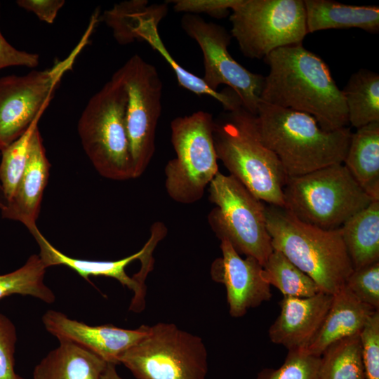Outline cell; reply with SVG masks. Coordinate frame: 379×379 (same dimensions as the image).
<instances>
[{
    "instance_id": "obj_36",
    "label": "cell",
    "mask_w": 379,
    "mask_h": 379,
    "mask_svg": "<svg viewBox=\"0 0 379 379\" xmlns=\"http://www.w3.org/2000/svg\"><path fill=\"white\" fill-rule=\"evenodd\" d=\"M39 63L38 54L17 49L6 40L0 31V69L11 66L33 68Z\"/></svg>"
},
{
    "instance_id": "obj_16",
    "label": "cell",
    "mask_w": 379,
    "mask_h": 379,
    "mask_svg": "<svg viewBox=\"0 0 379 379\" xmlns=\"http://www.w3.org/2000/svg\"><path fill=\"white\" fill-rule=\"evenodd\" d=\"M333 295L318 292L306 298L284 296L280 313L268 330L272 343L288 350H305L320 328Z\"/></svg>"
},
{
    "instance_id": "obj_33",
    "label": "cell",
    "mask_w": 379,
    "mask_h": 379,
    "mask_svg": "<svg viewBox=\"0 0 379 379\" xmlns=\"http://www.w3.org/2000/svg\"><path fill=\"white\" fill-rule=\"evenodd\" d=\"M359 336L366 379H379V310L368 318Z\"/></svg>"
},
{
    "instance_id": "obj_21",
    "label": "cell",
    "mask_w": 379,
    "mask_h": 379,
    "mask_svg": "<svg viewBox=\"0 0 379 379\" xmlns=\"http://www.w3.org/2000/svg\"><path fill=\"white\" fill-rule=\"evenodd\" d=\"M307 33L328 29L359 28L379 31L378 6L348 5L331 0H304Z\"/></svg>"
},
{
    "instance_id": "obj_18",
    "label": "cell",
    "mask_w": 379,
    "mask_h": 379,
    "mask_svg": "<svg viewBox=\"0 0 379 379\" xmlns=\"http://www.w3.org/2000/svg\"><path fill=\"white\" fill-rule=\"evenodd\" d=\"M39 247V257L46 268L55 265H65L74 270L81 277L88 281L90 276L112 277L126 286L134 293L129 310L140 312L145 307V294L138 283L129 277L126 267L135 260L140 259L144 247L139 251L117 260H90L69 257L55 248L37 229L32 232Z\"/></svg>"
},
{
    "instance_id": "obj_13",
    "label": "cell",
    "mask_w": 379,
    "mask_h": 379,
    "mask_svg": "<svg viewBox=\"0 0 379 379\" xmlns=\"http://www.w3.org/2000/svg\"><path fill=\"white\" fill-rule=\"evenodd\" d=\"M181 26L203 53L202 79L208 87L218 91L220 85H227L237 94L242 106L255 115L265 77L251 72L232 57L227 49L231 34L220 25L206 22L194 14H185Z\"/></svg>"
},
{
    "instance_id": "obj_7",
    "label": "cell",
    "mask_w": 379,
    "mask_h": 379,
    "mask_svg": "<svg viewBox=\"0 0 379 379\" xmlns=\"http://www.w3.org/2000/svg\"><path fill=\"white\" fill-rule=\"evenodd\" d=\"M213 122L211 114L199 110L178 117L171 123L176 157L165 166V187L176 202L189 204L200 200L219 172Z\"/></svg>"
},
{
    "instance_id": "obj_35",
    "label": "cell",
    "mask_w": 379,
    "mask_h": 379,
    "mask_svg": "<svg viewBox=\"0 0 379 379\" xmlns=\"http://www.w3.org/2000/svg\"><path fill=\"white\" fill-rule=\"evenodd\" d=\"M174 11L185 14L206 13L215 18H222L229 14L239 0H174Z\"/></svg>"
},
{
    "instance_id": "obj_20",
    "label": "cell",
    "mask_w": 379,
    "mask_h": 379,
    "mask_svg": "<svg viewBox=\"0 0 379 379\" xmlns=\"http://www.w3.org/2000/svg\"><path fill=\"white\" fill-rule=\"evenodd\" d=\"M375 311L357 300L344 285L333 295L324 321L305 351L309 354L321 357L326 349L335 342L359 334Z\"/></svg>"
},
{
    "instance_id": "obj_31",
    "label": "cell",
    "mask_w": 379,
    "mask_h": 379,
    "mask_svg": "<svg viewBox=\"0 0 379 379\" xmlns=\"http://www.w3.org/2000/svg\"><path fill=\"white\" fill-rule=\"evenodd\" d=\"M320 357L302 350H288L283 364L278 368H265L256 379H320Z\"/></svg>"
},
{
    "instance_id": "obj_28",
    "label": "cell",
    "mask_w": 379,
    "mask_h": 379,
    "mask_svg": "<svg viewBox=\"0 0 379 379\" xmlns=\"http://www.w3.org/2000/svg\"><path fill=\"white\" fill-rule=\"evenodd\" d=\"M262 267L265 281L279 289L284 296L306 298L320 291L312 278L277 251H272Z\"/></svg>"
},
{
    "instance_id": "obj_11",
    "label": "cell",
    "mask_w": 379,
    "mask_h": 379,
    "mask_svg": "<svg viewBox=\"0 0 379 379\" xmlns=\"http://www.w3.org/2000/svg\"><path fill=\"white\" fill-rule=\"evenodd\" d=\"M95 23L88 29L71 53L44 70L0 78V151L21 136L39 119L65 73L73 64L88 39Z\"/></svg>"
},
{
    "instance_id": "obj_3",
    "label": "cell",
    "mask_w": 379,
    "mask_h": 379,
    "mask_svg": "<svg viewBox=\"0 0 379 379\" xmlns=\"http://www.w3.org/2000/svg\"><path fill=\"white\" fill-rule=\"evenodd\" d=\"M213 136L218 160L230 175L269 205L284 207L287 176L276 154L262 142L255 115L242 105L214 119Z\"/></svg>"
},
{
    "instance_id": "obj_32",
    "label": "cell",
    "mask_w": 379,
    "mask_h": 379,
    "mask_svg": "<svg viewBox=\"0 0 379 379\" xmlns=\"http://www.w3.org/2000/svg\"><path fill=\"white\" fill-rule=\"evenodd\" d=\"M345 285L361 302L379 310V261L354 270Z\"/></svg>"
},
{
    "instance_id": "obj_25",
    "label": "cell",
    "mask_w": 379,
    "mask_h": 379,
    "mask_svg": "<svg viewBox=\"0 0 379 379\" xmlns=\"http://www.w3.org/2000/svg\"><path fill=\"white\" fill-rule=\"evenodd\" d=\"M348 121L359 128L379 121V75L366 69L354 72L342 90Z\"/></svg>"
},
{
    "instance_id": "obj_22",
    "label": "cell",
    "mask_w": 379,
    "mask_h": 379,
    "mask_svg": "<svg viewBox=\"0 0 379 379\" xmlns=\"http://www.w3.org/2000/svg\"><path fill=\"white\" fill-rule=\"evenodd\" d=\"M59 342L35 366L33 379H100L105 361L75 343Z\"/></svg>"
},
{
    "instance_id": "obj_26",
    "label": "cell",
    "mask_w": 379,
    "mask_h": 379,
    "mask_svg": "<svg viewBox=\"0 0 379 379\" xmlns=\"http://www.w3.org/2000/svg\"><path fill=\"white\" fill-rule=\"evenodd\" d=\"M320 379H366L359 334L328 346L320 357Z\"/></svg>"
},
{
    "instance_id": "obj_12",
    "label": "cell",
    "mask_w": 379,
    "mask_h": 379,
    "mask_svg": "<svg viewBox=\"0 0 379 379\" xmlns=\"http://www.w3.org/2000/svg\"><path fill=\"white\" fill-rule=\"evenodd\" d=\"M127 92L126 125L133 178L147 169L155 151L163 84L156 67L135 54L117 72Z\"/></svg>"
},
{
    "instance_id": "obj_38",
    "label": "cell",
    "mask_w": 379,
    "mask_h": 379,
    "mask_svg": "<svg viewBox=\"0 0 379 379\" xmlns=\"http://www.w3.org/2000/svg\"><path fill=\"white\" fill-rule=\"evenodd\" d=\"M116 366L114 364L107 363L100 379H123L117 373Z\"/></svg>"
},
{
    "instance_id": "obj_14",
    "label": "cell",
    "mask_w": 379,
    "mask_h": 379,
    "mask_svg": "<svg viewBox=\"0 0 379 379\" xmlns=\"http://www.w3.org/2000/svg\"><path fill=\"white\" fill-rule=\"evenodd\" d=\"M220 241L222 256L211 264V276L225 286L229 313L238 318L270 300L272 295L263 279L262 265L253 257L241 258L227 240Z\"/></svg>"
},
{
    "instance_id": "obj_34",
    "label": "cell",
    "mask_w": 379,
    "mask_h": 379,
    "mask_svg": "<svg viewBox=\"0 0 379 379\" xmlns=\"http://www.w3.org/2000/svg\"><path fill=\"white\" fill-rule=\"evenodd\" d=\"M17 332L14 324L0 313V379H24L15 370Z\"/></svg>"
},
{
    "instance_id": "obj_6",
    "label": "cell",
    "mask_w": 379,
    "mask_h": 379,
    "mask_svg": "<svg viewBox=\"0 0 379 379\" xmlns=\"http://www.w3.org/2000/svg\"><path fill=\"white\" fill-rule=\"evenodd\" d=\"M284 207L300 221L325 230L340 229L373 200L343 164L287 177Z\"/></svg>"
},
{
    "instance_id": "obj_9",
    "label": "cell",
    "mask_w": 379,
    "mask_h": 379,
    "mask_svg": "<svg viewBox=\"0 0 379 379\" xmlns=\"http://www.w3.org/2000/svg\"><path fill=\"white\" fill-rule=\"evenodd\" d=\"M137 379H206L208 353L202 339L175 324L158 323L119 358Z\"/></svg>"
},
{
    "instance_id": "obj_15",
    "label": "cell",
    "mask_w": 379,
    "mask_h": 379,
    "mask_svg": "<svg viewBox=\"0 0 379 379\" xmlns=\"http://www.w3.org/2000/svg\"><path fill=\"white\" fill-rule=\"evenodd\" d=\"M42 322L46 331L59 341L75 343L115 365L119 364V358L126 350L147 334L148 328L145 325L138 329L112 324L90 326L56 310H48L42 317Z\"/></svg>"
},
{
    "instance_id": "obj_24",
    "label": "cell",
    "mask_w": 379,
    "mask_h": 379,
    "mask_svg": "<svg viewBox=\"0 0 379 379\" xmlns=\"http://www.w3.org/2000/svg\"><path fill=\"white\" fill-rule=\"evenodd\" d=\"M340 230L354 270L379 261V201H373Z\"/></svg>"
},
{
    "instance_id": "obj_2",
    "label": "cell",
    "mask_w": 379,
    "mask_h": 379,
    "mask_svg": "<svg viewBox=\"0 0 379 379\" xmlns=\"http://www.w3.org/2000/svg\"><path fill=\"white\" fill-rule=\"evenodd\" d=\"M255 122L263 144L279 159L287 177L343 164L352 132L323 130L311 115L260 100Z\"/></svg>"
},
{
    "instance_id": "obj_19",
    "label": "cell",
    "mask_w": 379,
    "mask_h": 379,
    "mask_svg": "<svg viewBox=\"0 0 379 379\" xmlns=\"http://www.w3.org/2000/svg\"><path fill=\"white\" fill-rule=\"evenodd\" d=\"M167 13L166 3L149 5L135 29L136 40L146 41L164 58L174 72L180 86L197 95L213 98L222 105L225 111H230L241 105L239 98L232 90L229 88L220 92L211 90L202 78L186 70L175 61L158 32L159 24Z\"/></svg>"
},
{
    "instance_id": "obj_29",
    "label": "cell",
    "mask_w": 379,
    "mask_h": 379,
    "mask_svg": "<svg viewBox=\"0 0 379 379\" xmlns=\"http://www.w3.org/2000/svg\"><path fill=\"white\" fill-rule=\"evenodd\" d=\"M38 121H34L21 136L0 151V194L4 198L13 194L25 170L30 140L38 126Z\"/></svg>"
},
{
    "instance_id": "obj_4",
    "label": "cell",
    "mask_w": 379,
    "mask_h": 379,
    "mask_svg": "<svg viewBox=\"0 0 379 379\" xmlns=\"http://www.w3.org/2000/svg\"><path fill=\"white\" fill-rule=\"evenodd\" d=\"M265 217L273 249L312 278L320 291L334 295L344 286L354 269L340 229H320L269 204Z\"/></svg>"
},
{
    "instance_id": "obj_17",
    "label": "cell",
    "mask_w": 379,
    "mask_h": 379,
    "mask_svg": "<svg viewBox=\"0 0 379 379\" xmlns=\"http://www.w3.org/2000/svg\"><path fill=\"white\" fill-rule=\"evenodd\" d=\"M50 166L37 126L30 140L25 170L15 191L8 199L0 194V210L3 218L19 221L30 233L38 229L36 220Z\"/></svg>"
},
{
    "instance_id": "obj_1",
    "label": "cell",
    "mask_w": 379,
    "mask_h": 379,
    "mask_svg": "<svg viewBox=\"0 0 379 379\" xmlns=\"http://www.w3.org/2000/svg\"><path fill=\"white\" fill-rule=\"evenodd\" d=\"M263 60L269 67L260 100L313 117L324 131L347 127L342 90L325 62L302 44L277 48Z\"/></svg>"
},
{
    "instance_id": "obj_5",
    "label": "cell",
    "mask_w": 379,
    "mask_h": 379,
    "mask_svg": "<svg viewBox=\"0 0 379 379\" xmlns=\"http://www.w3.org/2000/svg\"><path fill=\"white\" fill-rule=\"evenodd\" d=\"M127 92L115 72L88 100L78 121L81 145L93 167L114 180L133 178L126 125Z\"/></svg>"
},
{
    "instance_id": "obj_10",
    "label": "cell",
    "mask_w": 379,
    "mask_h": 379,
    "mask_svg": "<svg viewBox=\"0 0 379 379\" xmlns=\"http://www.w3.org/2000/svg\"><path fill=\"white\" fill-rule=\"evenodd\" d=\"M230 21L232 36L251 59H264L277 48L302 44L308 34L304 0H239Z\"/></svg>"
},
{
    "instance_id": "obj_30",
    "label": "cell",
    "mask_w": 379,
    "mask_h": 379,
    "mask_svg": "<svg viewBox=\"0 0 379 379\" xmlns=\"http://www.w3.org/2000/svg\"><path fill=\"white\" fill-rule=\"evenodd\" d=\"M147 6V0L125 1L103 13L102 20L112 29L117 43L126 45L135 41L134 29Z\"/></svg>"
},
{
    "instance_id": "obj_23",
    "label": "cell",
    "mask_w": 379,
    "mask_h": 379,
    "mask_svg": "<svg viewBox=\"0 0 379 379\" xmlns=\"http://www.w3.org/2000/svg\"><path fill=\"white\" fill-rule=\"evenodd\" d=\"M343 164L363 190L379 201V121L352 133Z\"/></svg>"
},
{
    "instance_id": "obj_37",
    "label": "cell",
    "mask_w": 379,
    "mask_h": 379,
    "mask_svg": "<svg viewBox=\"0 0 379 379\" xmlns=\"http://www.w3.org/2000/svg\"><path fill=\"white\" fill-rule=\"evenodd\" d=\"M64 0H18L16 4L20 8L32 12L37 18L46 23H53L58 11L64 6Z\"/></svg>"
},
{
    "instance_id": "obj_27",
    "label": "cell",
    "mask_w": 379,
    "mask_h": 379,
    "mask_svg": "<svg viewBox=\"0 0 379 379\" xmlns=\"http://www.w3.org/2000/svg\"><path fill=\"white\" fill-rule=\"evenodd\" d=\"M46 269L39 255L34 254L22 267L0 274V300L18 294L29 295L48 304L53 303L55 295L44 282Z\"/></svg>"
},
{
    "instance_id": "obj_8",
    "label": "cell",
    "mask_w": 379,
    "mask_h": 379,
    "mask_svg": "<svg viewBox=\"0 0 379 379\" xmlns=\"http://www.w3.org/2000/svg\"><path fill=\"white\" fill-rule=\"evenodd\" d=\"M209 200L215 206L208 215L217 237L227 240L239 254L262 266L274 251L268 233L265 206L231 175L218 172L209 184Z\"/></svg>"
}]
</instances>
